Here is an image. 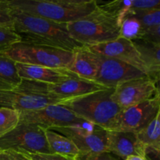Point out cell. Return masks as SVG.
<instances>
[{
  "label": "cell",
  "instance_id": "d4e9b609",
  "mask_svg": "<svg viewBox=\"0 0 160 160\" xmlns=\"http://www.w3.org/2000/svg\"><path fill=\"white\" fill-rule=\"evenodd\" d=\"M13 9L9 0H0V26L13 28Z\"/></svg>",
  "mask_w": 160,
  "mask_h": 160
},
{
  "label": "cell",
  "instance_id": "f1b7e54d",
  "mask_svg": "<svg viewBox=\"0 0 160 160\" xmlns=\"http://www.w3.org/2000/svg\"><path fill=\"white\" fill-rule=\"evenodd\" d=\"M0 160H31L25 153L14 150L0 151Z\"/></svg>",
  "mask_w": 160,
  "mask_h": 160
},
{
  "label": "cell",
  "instance_id": "ba28073f",
  "mask_svg": "<svg viewBox=\"0 0 160 160\" xmlns=\"http://www.w3.org/2000/svg\"><path fill=\"white\" fill-rule=\"evenodd\" d=\"M84 122L60 104H51L34 110L20 112L19 123H34L44 129L64 128Z\"/></svg>",
  "mask_w": 160,
  "mask_h": 160
},
{
  "label": "cell",
  "instance_id": "52a82bcc",
  "mask_svg": "<svg viewBox=\"0 0 160 160\" xmlns=\"http://www.w3.org/2000/svg\"><path fill=\"white\" fill-rule=\"evenodd\" d=\"M48 130L56 131L71 140L79 150V156L107 152L108 131L97 125L84 121L73 126L52 128Z\"/></svg>",
  "mask_w": 160,
  "mask_h": 160
},
{
  "label": "cell",
  "instance_id": "484cf974",
  "mask_svg": "<svg viewBox=\"0 0 160 160\" xmlns=\"http://www.w3.org/2000/svg\"><path fill=\"white\" fill-rule=\"evenodd\" d=\"M157 9H160L159 0H131V12L129 14Z\"/></svg>",
  "mask_w": 160,
  "mask_h": 160
},
{
  "label": "cell",
  "instance_id": "ffe728a7",
  "mask_svg": "<svg viewBox=\"0 0 160 160\" xmlns=\"http://www.w3.org/2000/svg\"><path fill=\"white\" fill-rule=\"evenodd\" d=\"M160 112L145 128L136 132L138 139L145 148L160 150Z\"/></svg>",
  "mask_w": 160,
  "mask_h": 160
},
{
  "label": "cell",
  "instance_id": "83f0119b",
  "mask_svg": "<svg viewBox=\"0 0 160 160\" xmlns=\"http://www.w3.org/2000/svg\"><path fill=\"white\" fill-rule=\"evenodd\" d=\"M76 160H122L115 155L109 152H102L90 153L85 156H79Z\"/></svg>",
  "mask_w": 160,
  "mask_h": 160
},
{
  "label": "cell",
  "instance_id": "603a6c76",
  "mask_svg": "<svg viewBox=\"0 0 160 160\" xmlns=\"http://www.w3.org/2000/svg\"><path fill=\"white\" fill-rule=\"evenodd\" d=\"M20 42V36L15 32L13 28L0 26V51Z\"/></svg>",
  "mask_w": 160,
  "mask_h": 160
},
{
  "label": "cell",
  "instance_id": "8fae6325",
  "mask_svg": "<svg viewBox=\"0 0 160 160\" xmlns=\"http://www.w3.org/2000/svg\"><path fill=\"white\" fill-rule=\"evenodd\" d=\"M157 83L149 77L127 81L114 88L112 99L121 109L145 102L159 92Z\"/></svg>",
  "mask_w": 160,
  "mask_h": 160
},
{
  "label": "cell",
  "instance_id": "5b68a950",
  "mask_svg": "<svg viewBox=\"0 0 160 160\" xmlns=\"http://www.w3.org/2000/svg\"><path fill=\"white\" fill-rule=\"evenodd\" d=\"M0 56L19 63L62 69H68L73 59V52L23 42L0 51Z\"/></svg>",
  "mask_w": 160,
  "mask_h": 160
},
{
  "label": "cell",
  "instance_id": "30bf717a",
  "mask_svg": "<svg viewBox=\"0 0 160 160\" xmlns=\"http://www.w3.org/2000/svg\"><path fill=\"white\" fill-rule=\"evenodd\" d=\"M95 54L98 61V71L94 82L102 87L115 88L127 81L147 76L143 72L126 62Z\"/></svg>",
  "mask_w": 160,
  "mask_h": 160
},
{
  "label": "cell",
  "instance_id": "8992f818",
  "mask_svg": "<svg viewBox=\"0 0 160 160\" xmlns=\"http://www.w3.org/2000/svg\"><path fill=\"white\" fill-rule=\"evenodd\" d=\"M14 150L28 154H52L45 129L34 123H18L0 138V151Z\"/></svg>",
  "mask_w": 160,
  "mask_h": 160
},
{
  "label": "cell",
  "instance_id": "cb8c5ba5",
  "mask_svg": "<svg viewBox=\"0 0 160 160\" xmlns=\"http://www.w3.org/2000/svg\"><path fill=\"white\" fill-rule=\"evenodd\" d=\"M134 15L145 28L160 25V9L135 12Z\"/></svg>",
  "mask_w": 160,
  "mask_h": 160
},
{
  "label": "cell",
  "instance_id": "5bb4252c",
  "mask_svg": "<svg viewBox=\"0 0 160 160\" xmlns=\"http://www.w3.org/2000/svg\"><path fill=\"white\" fill-rule=\"evenodd\" d=\"M106 151L125 160L132 156L145 157L146 148L139 142L136 132L108 131Z\"/></svg>",
  "mask_w": 160,
  "mask_h": 160
},
{
  "label": "cell",
  "instance_id": "9c48e42d",
  "mask_svg": "<svg viewBox=\"0 0 160 160\" xmlns=\"http://www.w3.org/2000/svg\"><path fill=\"white\" fill-rule=\"evenodd\" d=\"M159 92L145 102L121 109L110 131L138 132L160 112Z\"/></svg>",
  "mask_w": 160,
  "mask_h": 160
},
{
  "label": "cell",
  "instance_id": "4316f807",
  "mask_svg": "<svg viewBox=\"0 0 160 160\" xmlns=\"http://www.w3.org/2000/svg\"><path fill=\"white\" fill-rule=\"evenodd\" d=\"M142 39L152 43L160 44V25L145 28Z\"/></svg>",
  "mask_w": 160,
  "mask_h": 160
},
{
  "label": "cell",
  "instance_id": "6da1fadb",
  "mask_svg": "<svg viewBox=\"0 0 160 160\" xmlns=\"http://www.w3.org/2000/svg\"><path fill=\"white\" fill-rule=\"evenodd\" d=\"M13 9V29L23 43L45 45L68 52L83 47L70 37L67 24Z\"/></svg>",
  "mask_w": 160,
  "mask_h": 160
},
{
  "label": "cell",
  "instance_id": "3957f363",
  "mask_svg": "<svg viewBox=\"0 0 160 160\" xmlns=\"http://www.w3.org/2000/svg\"><path fill=\"white\" fill-rule=\"evenodd\" d=\"M114 88H105L81 96L65 99L59 104L77 117L107 131L112 130L121 109L112 99Z\"/></svg>",
  "mask_w": 160,
  "mask_h": 160
},
{
  "label": "cell",
  "instance_id": "7c38bea8",
  "mask_svg": "<svg viewBox=\"0 0 160 160\" xmlns=\"http://www.w3.org/2000/svg\"><path fill=\"white\" fill-rule=\"evenodd\" d=\"M86 47L97 54L126 62L147 75L145 65L131 41L120 37L112 42Z\"/></svg>",
  "mask_w": 160,
  "mask_h": 160
},
{
  "label": "cell",
  "instance_id": "e0dca14e",
  "mask_svg": "<svg viewBox=\"0 0 160 160\" xmlns=\"http://www.w3.org/2000/svg\"><path fill=\"white\" fill-rule=\"evenodd\" d=\"M132 42L145 65L147 76L158 83L160 72V44L152 43L142 39L134 40Z\"/></svg>",
  "mask_w": 160,
  "mask_h": 160
},
{
  "label": "cell",
  "instance_id": "44dd1931",
  "mask_svg": "<svg viewBox=\"0 0 160 160\" xmlns=\"http://www.w3.org/2000/svg\"><path fill=\"white\" fill-rule=\"evenodd\" d=\"M145 28L134 15L127 16L120 24V37L133 41L142 39Z\"/></svg>",
  "mask_w": 160,
  "mask_h": 160
},
{
  "label": "cell",
  "instance_id": "d6986e66",
  "mask_svg": "<svg viewBox=\"0 0 160 160\" xmlns=\"http://www.w3.org/2000/svg\"><path fill=\"white\" fill-rule=\"evenodd\" d=\"M22 82L16 68V62L0 56V90H15Z\"/></svg>",
  "mask_w": 160,
  "mask_h": 160
},
{
  "label": "cell",
  "instance_id": "4dcf8cb0",
  "mask_svg": "<svg viewBox=\"0 0 160 160\" xmlns=\"http://www.w3.org/2000/svg\"><path fill=\"white\" fill-rule=\"evenodd\" d=\"M125 160H147L145 157H142V156H129V157L127 158Z\"/></svg>",
  "mask_w": 160,
  "mask_h": 160
},
{
  "label": "cell",
  "instance_id": "9a60e30c",
  "mask_svg": "<svg viewBox=\"0 0 160 160\" xmlns=\"http://www.w3.org/2000/svg\"><path fill=\"white\" fill-rule=\"evenodd\" d=\"M16 68L21 80L44 84H59L73 78H78L67 69L52 68L16 62Z\"/></svg>",
  "mask_w": 160,
  "mask_h": 160
},
{
  "label": "cell",
  "instance_id": "f546056e",
  "mask_svg": "<svg viewBox=\"0 0 160 160\" xmlns=\"http://www.w3.org/2000/svg\"><path fill=\"white\" fill-rule=\"evenodd\" d=\"M25 154L31 160H75L58 154Z\"/></svg>",
  "mask_w": 160,
  "mask_h": 160
},
{
  "label": "cell",
  "instance_id": "2e32d148",
  "mask_svg": "<svg viewBox=\"0 0 160 160\" xmlns=\"http://www.w3.org/2000/svg\"><path fill=\"white\" fill-rule=\"evenodd\" d=\"M67 70L81 79L94 82L98 71L96 54L86 46L78 48L73 52V61Z\"/></svg>",
  "mask_w": 160,
  "mask_h": 160
},
{
  "label": "cell",
  "instance_id": "4fadbf2b",
  "mask_svg": "<svg viewBox=\"0 0 160 160\" xmlns=\"http://www.w3.org/2000/svg\"><path fill=\"white\" fill-rule=\"evenodd\" d=\"M60 100L46 95L33 93L17 88L15 90H0V106L21 111L41 109L48 105L58 104Z\"/></svg>",
  "mask_w": 160,
  "mask_h": 160
},
{
  "label": "cell",
  "instance_id": "7a4b0ae2",
  "mask_svg": "<svg viewBox=\"0 0 160 160\" xmlns=\"http://www.w3.org/2000/svg\"><path fill=\"white\" fill-rule=\"evenodd\" d=\"M12 9L58 23L68 24L92 13L95 0H9Z\"/></svg>",
  "mask_w": 160,
  "mask_h": 160
},
{
  "label": "cell",
  "instance_id": "7402d4cb",
  "mask_svg": "<svg viewBox=\"0 0 160 160\" xmlns=\"http://www.w3.org/2000/svg\"><path fill=\"white\" fill-rule=\"evenodd\" d=\"M20 111L0 107V138L9 133L18 125Z\"/></svg>",
  "mask_w": 160,
  "mask_h": 160
},
{
  "label": "cell",
  "instance_id": "ac0fdd59",
  "mask_svg": "<svg viewBox=\"0 0 160 160\" xmlns=\"http://www.w3.org/2000/svg\"><path fill=\"white\" fill-rule=\"evenodd\" d=\"M45 138L52 154H58L76 160L80 152L68 138L48 129H45Z\"/></svg>",
  "mask_w": 160,
  "mask_h": 160
},
{
  "label": "cell",
  "instance_id": "277c9868",
  "mask_svg": "<svg viewBox=\"0 0 160 160\" xmlns=\"http://www.w3.org/2000/svg\"><path fill=\"white\" fill-rule=\"evenodd\" d=\"M70 37L83 46L112 42L120 37V24L112 13L100 7L86 17L67 24Z\"/></svg>",
  "mask_w": 160,
  "mask_h": 160
}]
</instances>
